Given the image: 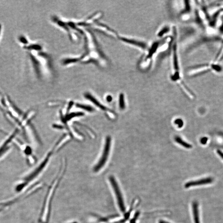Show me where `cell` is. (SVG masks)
<instances>
[{
    "mask_svg": "<svg viewBox=\"0 0 223 223\" xmlns=\"http://www.w3.org/2000/svg\"><path fill=\"white\" fill-rule=\"evenodd\" d=\"M0 109L4 116L16 129L21 132L26 140H29L31 127V114L29 111L24 112L8 97L0 98Z\"/></svg>",
    "mask_w": 223,
    "mask_h": 223,
    "instance_id": "1",
    "label": "cell"
},
{
    "mask_svg": "<svg viewBox=\"0 0 223 223\" xmlns=\"http://www.w3.org/2000/svg\"><path fill=\"white\" fill-rule=\"evenodd\" d=\"M173 33H174V39L172 45V71L171 74V80L174 82L178 83L182 81L181 77V69H180V64H179V57H178V50L176 37H177V31L175 27L173 28Z\"/></svg>",
    "mask_w": 223,
    "mask_h": 223,
    "instance_id": "2",
    "label": "cell"
},
{
    "mask_svg": "<svg viewBox=\"0 0 223 223\" xmlns=\"http://www.w3.org/2000/svg\"><path fill=\"white\" fill-rule=\"evenodd\" d=\"M50 157V154H48L47 157L45 158L44 160H43L37 167L28 174L23 178L21 182L16 186V192H21L38 177L48 164Z\"/></svg>",
    "mask_w": 223,
    "mask_h": 223,
    "instance_id": "3",
    "label": "cell"
},
{
    "mask_svg": "<svg viewBox=\"0 0 223 223\" xmlns=\"http://www.w3.org/2000/svg\"><path fill=\"white\" fill-rule=\"evenodd\" d=\"M108 179L119 211L122 213H125L126 211L125 201L119 183L113 176H110Z\"/></svg>",
    "mask_w": 223,
    "mask_h": 223,
    "instance_id": "4",
    "label": "cell"
},
{
    "mask_svg": "<svg viewBox=\"0 0 223 223\" xmlns=\"http://www.w3.org/2000/svg\"><path fill=\"white\" fill-rule=\"evenodd\" d=\"M162 40L155 41L152 43L151 46L149 47L146 51V55L141 60L139 63L140 67L142 69L148 68L152 62L153 58L155 57L158 52L159 48L161 43Z\"/></svg>",
    "mask_w": 223,
    "mask_h": 223,
    "instance_id": "5",
    "label": "cell"
},
{
    "mask_svg": "<svg viewBox=\"0 0 223 223\" xmlns=\"http://www.w3.org/2000/svg\"><path fill=\"white\" fill-rule=\"evenodd\" d=\"M19 132L18 129L15 128L11 134L8 135L4 142L0 145V159L3 158L9 152L11 148L12 144H13Z\"/></svg>",
    "mask_w": 223,
    "mask_h": 223,
    "instance_id": "6",
    "label": "cell"
},
{
    "mask_svg": "<svg viewBox=\"0 0 223 223\" xmlns=\"http://www.w3.org/2000/svg\"><path fill=\"white\" fill-rule=\"evenodd\" d=\"M111 142V137L108 136L106 138L104 150H103L102 155L100 160L98 162V163L95 165L93 168V171L94 172H98L99 171H101L105 165V164L107 161V160H108L109 153H110Z\"/></svg>",
    "mask_w": 223,
    "mask_h": 223,
    "instance_id": "7",
    "label": "cell"
},
{
    "mask_svg": "<svg viewBox=\"0 0 223 223\" xmlns=\"http://www.w3.org/2000/svg\"><path fill=\"white\" fill-rule=\"evenodd\" d=\"M120 39L128 45L132 46L140 50L147 51L149 48L146 42L136 39L122 37L120 38Z\"/></svg>",
    "mask_w": 223,
    "mask_h": 223,
    "instance_id": "8",
    "label": "cell"
},
{
    "mask_svg": "<svg viewBox=\"0 0 223 223\" xmlns=\"http://www.w3.org/2000/svg\"><path fill=\"white\" fill-rule=\"evenodd\" d=\"M16 139L14 143H17L18 145L17 146L20 148V150L22 151L28 162L29 164L32 163V162L34 161V159L31 147L24 143H22L19 140H16Z\"/></svg>",
    "mask_w": 223,
    "mask_h": 223,
    "instance_id": "9",
    "label": "cell"
},
{
    "mask_svg": "<svg viewBox=\"0 0 223 223\" xmlns=\"http://www.w3.org/2000/svg\"><path fill=\"white\" fill-rule=\"evenodd\" d=\"M212 68V64H202L195 66L188 69L187 75L188 76H196L209 71Z\"/></svg>",
    "mask_w": 223,
    "mask_h": 223,
    "instance_id": "10",
    "label": "cell"
},
{
    "mask_svg": "<svg viewBox=\"0 0 223 223\" xmlns=\"http://www.w3.org/2000/svg\"><path fill=\"white\" fill-rule=\"evenodd\" d=\"M213 180L212 178L208 177L198 179V180L190 181L186 182L184 185V187L185 188L189 189L194 187L211 184Z\"/></svg>",
    "mask_w": 223,
    "mask_h": 223,
    "instance_id": "11",
    "label": "cell"
},
{
    "mask_svg": "<svg viewBox=\"0 0 223 223\" xmlns=\"http://www.w3.org/2000/svg\"><path fill=\"white\" fill-rule=\"evenodd\" d=\"M198 208V205L197 202L194 201L192 202V211L194 223H200Z\"/></svg>",
    "mask_w": 223,
    "mask_h": 223,
    "instance_id": "12",
    "label": "cell"
},
{
    "mask_svg": "<svg viewBox=\"0 0 223 223\" xmlns=\"http://www.w3.org/2000/svg\"><path fill=\"white\" fill-rule=\"evenodd\" d=\"M174 140L176 142L179 144V145L184 147V148L187 149H190L192 148V146L191 144H189V143H188L184 140H183V139L179 136H176L174 138Z\"/></svg>",
    "mask_w": 223,
    "mask_h": 223,
    "instance_id": "13",
    "label": "cell"
},
{
    "mask_svg": "<svg viewBox=\"0 0 223 223\" xmlns=\"http://www.w3.org/2000/svg\"><path fill=\"white\" fill-rule=\"evenodd\" d=\"M85 97H86V98H87L88 99H89V100H90L92 102L93 104H94L95 105H96L97 107L100 108L101 109H102V110H106V109H106V108H105L104 106H103V105H102L101 104V103H100L96 99H95L94 97H93V96H91V95L90 94H86V95H85Z\"/></svg>",
    "mask_w": 223,
    "mask_h": 223,
    "instance_id": "14",
    "label": "cell"
},
{
    "mask_svg": "<svg viewBox=\"0 0 223 223\" xmlns=\"http://www.w3.org/2000/svg\"><path fill=\"white\" fill-rule=\"evenodd\" d=\"M170 30L169 27L167 26L164 27L158 31V34H157L158 37L160 38L162 37L166 34L169 32Z\"/></svg>",
    "mask_w": 223,
    "mask_h": 223,
    "instance_id": "15",
    "label": "cell"
},
{
    "mask_svg": "<svg viewBox=\"0 0 223 223\" xmlns=\"http://www.w3.org/2000/svg\"><path fill=\"white\" fill-rule=\"evenodd\" d=\"M119 107L121 110H124L125 108V103L124 96L123 93H121L119 95Z\"/></svg>",
    "mask_w": 223,
    "mask_h": 223,
    "instance_id": "16",
    "label": "cell"
},
{
    "mask_svg": "<svg viewBox=\"0 0 223 223\" xmlns=\"http://www.w3.org/2000/svg\"><path fill=\"white\" fill-rule=\"evenodd\" d=\"M174 123L177 125L178 126L179 128H182L184 126V121L182 119H180V118L176 119L174 121Z\"/></svg>",
    "mask_w": 223,
    "mask_h": 223,
    "instance_id": "17",
    "label": "cell"
},
{
    "mask_svg": "<svg viewBox=\"0 0 223 223\" xmlns=\"http://www.w3.org/2000/svg\"><path fill=\"white\" fill-rule=\"evenodd\" d=\"M77 106L79 108L84 109L86 111H93L92 108L90 106H87V105H82L78 104Z\"/></svg>",
    "mask_w": 223,
    "mask_h": 223,
    "instance_id": "18",
    "label": "cell"
},
{
    "mask_svg": "<svg viewBox=\"0 0 223 223\" xmlns=\"http://www.w3.org/2000/svg\"><path fill=\"white\" fill-rule=\"evenodd\" d=\"M26 49L29 50H39L40 49V46L38 45H31L30 46L26 47Z\"/></svg>",
    "mask_w": 223,
    "mask_h": 223,
    "instance_id": "19",
    "label": "cell"
},
{
    "mask_svg": "<svg viewBox=\"0 0 223 223\" xmlns=\"http://www.w3.org/2000/svg\"><path fill=\"white\" fill-rule=\"evenodd\" d=\"M82 114H83L81 113H73L69 114L67 117V120H69V119H71V118H73V117L79 116L82 115Z\"/></svg>",
    "mask_w": 223,
    "mask_h": 223,
    "instance_id": "20",
    "label": "cell"
},
{
    "mask_svg": "<svg viewBox=\"0 0 223 223\" xmlns=\"http://www.w3.org/2000/svg\"><path fill=\"white\" fill-rule=\"evenodd\" d=\"M19 41H20V42L22 43L23 44H27L28 43L27 39L25 37L22 36V37H19Z\"/></svg>",
    "mask_w": 223,
    "mask_h": 223,
    "instance_id": "21",
    "label": "cell"
},
{
    "mask_svg": "<svg viewBox=\"0 0 223 223\" xmlns=\"http://www.w3.org/2000/svg\"><path fill=\"white\" fill-rule=\"evenodd\" d=\"M217 154H219V156L223 160V152H222L220 150H217Z\"/></svg>",
    "mask_w": 223,
    "mask_h": 223,
    "instance_id": "22",
    "label": "cell"
},
{
    "mask_svg": "<svg viewBox=\"0 0 223 223\" xmlns=\"http://www.w3.org/2000/svg\"><path fill=\"white\" fill-rule=\"evenodd\" d=\"M207 140H208V139L206 138H203L201 139L200 142L202 144H204L207 142Z\"/></svg>",
    "mask_w": 223,
    "mask_h": 223,
    "instance_id": "23",
    "label": "cell"
},
{
    "mask_svg": "<svg viewBox=\"0 0 223 223\" xmlns=\"http://www.w3.org/2000/svg\"><path fill=\"white\" fill-rule=\"evenodd\" d=\"M112 97L111 96H108L107 97V100L108 102H111L112 101Z\"/></svg>",
    "mask_w": 223,
    "mask_h": 223,
    "instance_id": "24",
    "label": "cell"
},
{
    "mask_svg": "<svg viewBox=\"0 0 223 223\" xmlns=\"http://www.w3.org/2000/svg\"><path fill=\"white\" fill-rule=\"evenodd\" d=\"M2 26L1 24H0V34H1V31Z\"/></svg>",
    "mask_w": 223,
    "mask_h": 223,
    "instance_id": "25",
    "label": "cell"
},
{
    "mask_svg": "<svg viewBox=\"0 0 223 223\" xmlns=\"http://www.w3.org/2000/svg\"><path fill=\"white\" fill-rule=\"evenodd\" d=\"M69 223H79L78 222H77V221H74V222H70Z\"/></svg>",
    "mask_w": 223,
    "mask_h": 223,
    "instance_id": "26",
    "label": "cell"
}]
</instances>
